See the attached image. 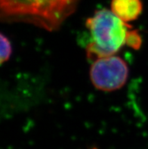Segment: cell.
<instances>
[{"instance_id": "5", "label": "cell", "mask_w": 148, "mask_h": 149, "mask_svg": "<svg viewBox=\"0 0 148 149\" xmlns=\"http://www.w3.org/2000/svg\"><path fill=\"white\" fill-rule=\"evenodd\" d=\"M142 44V38L139 33L138 30H131L128 31L126 36V45L135 50H138Z\"/></svg>"}, {"instance_id": "1", "label": "cell", "mask_w": 148, "mask_h": 149, "mask_svg": "<svg viewBox=\"0 0 148 149\" xmlns=\"http://www.w3.org/2000/svg\"><path fill=\"white\" fill-rule=\"evenodd\" d=\"M80 0H0L5 22H22L54 31L76 11Z\"/></svg>"}, {"instance_id": "3", "label": "cell", "mask_w": 148, "mask_h": 149, "mask_svg": "<svg viewBox=\"0 0 148 149\" xmlns=\"http://www.w3.org/2000/svg\"><path fill=\"white\" fill-rule=\"evenodd\" d=\"M129 73L127 63L122 58L114 55L93 61L89 76L95 89L113 92L121 89L126 84Z\"/></svg>"}, {"instance_id": "4", "label": "cell", "mask_w": 148, "mask_h": 149, "mask_svg": "<svg viewBox=\"0 0 148 149\" xmlns=\"http://www.w3.org/2000/svg\"><path fill=\"white\" fill-rule=\"evenodd\" d=\"M143 10L141 0H112L111 11L124 22L135 21Z\"/></svg>"}, {"instance_id": "6", "label": "cell", "mask_w": 148, "mask_h": 149, "mask_svg": "<svg viewBox=\"0 0 148 149\" xmlns=\"http://www.w3.org/2000/svg\"><path fill=\"white\" fill-rule=\"evenodd\" d=\"M1 38V64L6 62L10 59L11 54H12V46L11 42L3 33L0 35Z\"/></svg>"}, {"instance_id": "2", "label": "cell", "mask_w": 148, "mask_h": 149, "mask_svg": "<svg viewBox=\"0 0 148 149\" xmlns=\"http://www.w3.org/2000/svg\"><path fill=\"white\" fill-rule=\"evenodd\" d=\"M90 40L85 46L87 58L96 59L114 55L126 45L131 26L119 18L111 10L95 11L85 22Z\"/></svg>"}]
</instances>
